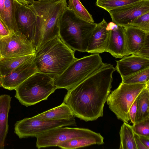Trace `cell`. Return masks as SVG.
I'll list each match as a JSON object with an SVG mask.
<instances>
[{
	"mask_svg": "<svg viewBox=\"0 0 149 149\" xmlns=\"http://www.w3.org/2000/svg\"><path fill=\"white\" fill-rule=\"evenodd\" d=\"M2 77L0 71V87L2 86Z\"/></svg>",
	"mask_w": 149,
	"mask_h": 149,
	"instance_id": "obj_36",
	"label": "cell"
},
{
	"mask_svg": "<svg viewBox=\"0 0 149 149\" xmlns=\"http://www.w3.org/2000/svg\"><path fill=\"white\" fill-rule=\"evenodd\" d=\"M128 26L137 27L146 32H149V12L137 18L127 26Z\"/></svg>",
	"mask_w": 149,
	"mask_h": 149,
	"instance_id": "obj_28",
	"label": "cell"
},
{
	"mask_svg": "<svg viewBox=\"0 0 149 149\" xmlns=\"http://www.w3.org/2000/svg\"><path fill=\"white\" fill-rule=\"evenodd\" d=\"M120 149H137L132 126L123 122L119 132Z\"/></svg>",
	"mask_w": 149,
	"mask_h": 149,
	"instance_id": "obj_23",
	"label": "cell"
},
{
	"mask_svg": "<svg viewBox=\"0 0 149 149\" xmlns=\"http://www.w3.org/2000/svg\"><path fill=\"white\" fill-rule=\"evenodd\" d=\"M5 0H0V18L3 21Z\"/></svg>",
	"mask_w": 149,
	"mask_h": 149,
	"instance_id": "obj_34",
	"label": "cell"
},
{
	"mask_svg": "<svg viewBox=\"0 0 149 149\" xmlns=\"http://www.w3.org/2000/svg\"><path fill=\"white\" fill-rule=\"evenodd\" d=\"M2 58L18 57L34 54L36 52L33 42L19 31H10L0 38Z\"/></svg>",
	"mask_w": 149,
	"mask_h": 149,
	"instance_id": "obj_10",
	"label": "cell"
},
{
	"mask_svg": "<svg viewBox=\"0 0 149 149\" xmlns=\"http://www.w3.org/2000/svg\"><path fill=\"white\" fill-rule=\"evenodd\" d=\"M137 110V100L136 98L134 101L129 111V114L130 120L133 124H135V121L136 115Z\"/></svg>",
	"mask_w": 149,
	"mask_h": 149,
	"instance_id": "obj_30",
	"label": "cell"
},
{
	"mask_svg": "<svg viewBox=\"0 0 149 149\" xmlns=\"http://www.w3.org/2000/svg\"><path fill=\"white\" fill-rule=\"evenodd\" d=\"M116 62L115 70L121 78L149 68V58L134 54L125 56Z\"/></svg>",
	"mask_w": 149,
	"mask_h": 149,
	"instance_id": "obj_15",
	"label": "cell"
},
{
	"mask_svg": "<svg viewBox=\"0 0 149 149\" xmlns=\"http://www.w3.org/2000/svg\"><path fill=\"white\" fill-rule=\"evenodd\" d=\"M149 12V0H140L109 10L112 22L123 27L141 15Z\"/></svg>",
	"mask_w": 149,
	"mask_h": 149,
	"instance_id": "obj_12",
	"label": "cell"
},
{
	"mask_svg": "<svg viewBox=\"0 0 149 149\" xmlns=\"http://www.w3.org/2000/svg\"><path fill=\"white\" fill-rule=\"evenodd\" d=\"M15 0H5L3 22L10 31H18L15 18Z\"/></svg>",
	"mask_w": 149,
	"mask_h": 149,
	"instance_id": "obj_24",
	"label": "cell"
},
{
	"mask_svg": "<svg viewBox=\"0 0 149 149\" xmlns=\"http://www.w3.org/2000/svg\"><path fill=\"white\" fill-rule=\"evenodd\" d=\"M134 133L149 137V117L132 126Z\"/></svg>",
	"mask_w": 149,
	"mask_h": 149,
	"instance_id": "obj_29",
	"label": "cell"
},
{
	"mask_svg": "<svg viewBox=\"0 0 149 149\" xmlns=\"http://www.w3.org/2000/svg\"><path fill=\"white\" fill-rule=\"evenodd\" d=\"M74 52L58 36L47 41L36 51L34 61L38 72L54 79L62 74L77 59Z\"/></svg>",
	"mask_w": 149,
	"mask_h": 149,
	"instance_id": "obj_3",
	"label": "cell"
},
{
	"mask_svg": "<svg viewBox=\"0 0 149 149\" xmlns=\"http://www.w3.org/2000/svg\"><path fill=\"white\" fill-rule=\"evenodd\" d=\"M95 133L84 128L56 127L37 136L36 146L38 149L57 146L60 143L65 141L73 138L92 135Z\"/></svg>",
	"mask_w": 149,
	"mask_h": 149,
	"instance_id": "obj_9",
	"label": "cell"
},
{
	"mask_svg": "<svg viewBox=\"0 0 149 149\" xmlns=\"http://www.w3.org/2000/svg\"><path fill=\"white\" fill-rule=\"evenodd\" d=\"M96 24L80 18L68 8L59 20V36L72 50L86 52L90 38Z\"/></svg>",
	"mask_w": 149,
	"mask_h": 149,
	"instance_id": "obj_4",
	"label": "cell"
},
{
	"mask_svg": "<svg viewBox=\"0 0 149 149\" xmlns=\"http://www.w3.org/2000/svg\"><path fill=\"white\" fill-rule=\"evenodd\" d=\"M35 54L18 57L2 58L0 60V71L2 77L10 74L24 63L33 59Z\"/></svg>",
	"mask_w": 149,
	"mask_h": 149,
	"instance_id": "obj_21",
	"label": "cell"
},
{
	"mask_svg": "<svg viewBox=\"0 0 149 149\" xmlns=\"http://www.w3.org/2000/svg\"><path fill=\"white\" fill-rule=\"evenodd\" d=\"M2 58V57H1V52H0V60Z\"/></svg>",
	"mask_w": 149,
	"mask_h": 149,
	"instance_id": "obj_38",
	"label": "cell"
},
{
	"mask_svg": "<svg viewBox=\"0 0 149 149\" xmlns=\"http://www.w3.org/2000/svg\"><path fill=\"white\" fill-rule=\"evenodd\" d=\"M56 89L53 78L37 72L15 89V97L21 104L27 107L47 100Z\"/></svg>",
	"mask_w": 149,
	"mask_h": 149,
	"instance_id": "obj_6",
	"label": "cell"
},
{
	"mask_svg": "<svg viewBox=\"0 0 149 149\" xmlns=\"http://www.w3.org/2000/svg\"><path fill=\"white\" fill-rule=\"evenodd\" d=\"M104 143V138L99 133L93 135L73 138L59 144L57 146L64 149H74Z\"/></svg>",
	"mask_w": 149,
	"mask_h": 149,
	"instance_id": "obj_18",
	"label": "cell"
},
{
	"mask_svg": "<svg viewBox=\"0 0 149 149\" xmlns=\"http://www.w3.org/2000/svg\"><path fill=\"white\" fill-rule=\"evenodd\" d=\"M10 31L2 20L0 18V37L8 35Z\"/></svg>",
	"mask_w": 149,
	"mask_h": 149,
	"instance_id": "obj_31",
	"label": "cell"
},
{
	"mask_svg": "<svg viewBox=\"0 0 149 149\" xmlns=\"http://www.w3.org/2000/svg\"><path fill=\"white\" fill-rule=\"evenodd\" d=\"M30 5L36 17L33 42L36 51L47 41L59 36V20L68 9V4L66 0L34 1Z\"/></svg>",
	"mask_w": 149,
	"mask_h": 149,
	"instance_id": "obj_2",
	"label": "cell"
},
{
	"mask_svg": "<svg viewBox=\"0 0 149 149\" xmlns=\"http://www.w3.org/2000/svg\"><path fill=\"white\" fill-rule=\"evenodd\" d=\"M148 85L149 81L146 83L131 84L121 82L118 88L109 94L107 103L118 119L128 123L130 107L143 89Z\"/></svg>",
	"mask_w": 149,
	"mask_h": 149,
	"instance_id": "obj_7",
	"label": "cell"
},
{
	"mask_svg": "<svg viewBox=\"0 0 149 149\" xmlns=\"http://www.w3.org/2000/svg\"><path fill=\"white\" fill-rule=\"evenodd\" d=\"M107 24L104 19L97 24L90 38L86 52L99 54L106 52L109 35V31L106 29Z\"/></svg>",
	"mask_w": 149,
	"mask_h": 149,
	"instance_id": "obj_16",
	"label": "cell"
},
{
	"mask_svg": "<svg viewBox=\"0 0 149 149\" xmlns=\"http://www.w3.org/2000/svg\"><path fill=\"white\" fill-rule=\"evenodd\" d=\"M54 0H38V1H51Z\"/></svg>",
	"mask_w": 149,
	"mask_h": 149,
	"instance_id": "obj_37",
	"label": "cell"
},
{
	"mask_svg": "<svg viewBox=\"0 0 149 149\" xmlns=\"http://www.w3.org/2000/svg\"><path fill=\"white\" fill-rule=\"evenodd\" d=\"M106 64L98 53L77 58L62 74L54 79L56 89H72Z\"/></svg>",
	"mask_w": 149,
	"mask_h": 149,
	"instance_id": "obj_5",
	"label": "cell"
},
{
	"mask_svg": "<svg viewBox=\"0 0 149 149\" xmlns=\"http://www.w3.org/2000/svg\"><path fill=\"white\" fill-rule=\"evenodd\" d=\"M106 52L116 58H121L128 56L126 48L124 27L116 25L109 30V35Z\"/></svg>",
	"mask_w": 149,
	"mask_h": 149,
	"instance_id": "obj_17",
	"label": "cell"
},
{
	"mask_svg": "<svg viewBox=\"0 0 149 149\" xmlns=\"http://www.w3.org/2000/svg\"><path fill=\"white\" fill-rule=\"evenodd\" d=\"M124 28L128 56L134 54L149 58V32L132 26Z\"/></svg>",
	"mask_w": 149,
	"mask_h": 149,
	"instance_id": "obj_11",
	"label": "cell"
},
{
	"mask_svg": "<svg viewBox=\"0 0 149 149\" xmlns=\"http://www.w3.org/2000/svg\"><path fill=\"white\" fill-rule=\"evenodd\" d=\"M121 79V82L126 84L146 83L149 81V68Z\"/></svg>",
	"mask_w": 149,
	"mask_h": 149,
	"instance_id": "obj_26",
	"label": "cell"
},
{
	"mask_svg": "<svg viewBox=\"0 0 149 149\" xmlns=\"http://www.w3.org/2000/svg\"><path fill=\"white\" fill-rule=\"evenodd\" d=\"M68 8L80 18L87 22L94 23L92 15L83 6L79 0H68Z\"/></svg>",
	"mask_w": 149,
	"mask_h": 149,
	"instance_id": "obj_25",
	"label": "cell"
},
{
	"mask_svg": "<svg viewBox=\"0 0 149 149\" xmlns=\"http://www.w3.org/2000/svg\"><path fill=\"white\" fill-rule=\"evenodd\" d=\"M140 0H97L96 4L108 12L110 10Z\"/></svg>",
	"mask_w": 149,
	"mask_h": 149,
	"instance_id": "obj_27",
	"label": "cell"
},
{
	"mask_svg": "<svg viewBox=\"0 0 149 149\" xmlns=\"http://www.w3.org/2000/svg\"><path fill=\"white\" fill-rule=\"evenodd\" d=\"M136 99L137 110L135 124L149 117V85L143 89Z\"/></svg>",
	"mask_w": 149,
	"mask_h": 149,
	"instance_id": "obj_22",
	"label": "cell"
},
{
	"mask_svg": "<svg viewBox=\"0 0 149 149\" xmlns=\"http://www.w3.org/2000/svg\"><path fill=\"white\" fill-rule=\"evenodd\" d=\"M18 2L24 4H31L32 3L34 0H16Z\"/></svg>",
	"mask_w": 149,
	"mask_h": 149,
	"instance_id": "obj_35",
	"label": "cell"
},
{
	"mask_svg": "<svg viewBox=\"0 0 149 149\" xmlns=\"http://www.w3.org/2000/svg\"><path fill=\"white\" fill-rule=\"evenodd\" d=\"M34 58L23 63L10 74L2 77V86L9 90H15L27 78L38 72Z\"/></svg>",
	"mask_w": 149,
	"mask_h": 149,
	"instance_id": "obj_14",
	"label": "cell"
},
{
	"mask_svg": "<svg viewBox=\"0 0 149 149\" xmlns=\"http://www.w3.org/2000/svg\"><path fill=\"white\" fill-rule=\"evenodd\" d=\"M34 116L43 120H61L72 119L75 116L70 107L63 102L60 105Z\"/></svg>",
	"mask_w": 149,
	"mask_h": 149,
	"instance_id": "obj_20",
	"label": "cell"
},
{
	"mask_svg": "<svg viewBox=\"0 0 149 149\" xmlns=\"http://www.w3.org/2000/svg\"><path fill=\"white\" fill-rule=\"evenodd\" d=\"M135 142L137 149H148L142 143L138 134L134 133Z\"/></svg>",
	"mask_w": 149,
	"mask_h": 149,
	"instance_id": "obj_32",
	"label": "cell"
},
{
	"mask_svg": "<svg viewBox=\"0 0 149 149\" xmlns=\"http://www.w3.org/2000/svg\"><path fill=\"white\" fill-rule=\"evenodd\" d=\"M11 97L7 94L0 96V149H3L8 128V116Z\"/></svg>",
	"mask_w": 149,
	"mask_h": 149,
	"instance_id": "obj_19",
	"label": "cell"
},
{
	"mask_svg": "<svg viewBox=\"0 0 149 149\" xmlns=\"http://www.w3.org/2000/svg\"><path fill=\"white\" fill-rule=\"evenodd\" d=\"M138 136L143 144L149 149V137L142 135Z\"/></svg>",
	"mask_w": 149,
	"mask_h": 149,
	"instance_id": "obj_33",
	"label": "cell"
},
{
	"mask_svg": "<svg viewBox=\"0 0 149 149\" xmlns=\"http://www.w3.org/2000/svg\"><path fill=\"white\" fill-rule=\"evenodd\" d=\"M76 125L74 118L70 119L43 120L34 116L17 121L15 125L14 132L20 139L29 136L36 137L56 127Z\"/></svg>",
	"mask_w": 149,
	"mask_h": 149,
	"instance_id": "obj_8",
	"label": "cell"
},
{
	"mask_svg": "<svg viewBox=\"0 0 149 149\" xmlns=\"http://www.w3.org/2000/svg\"><path fill=\"white\" fill-rule=\"evenodd\" d=\"M115 68L106 64L72 89L68 90L63 102L74 115L87 122L103 116L105 103L111 91Z\"/></svg>",
	"mask_w": 149,
	"mask_h": 149,
	"instance_id": "obj_1",
	"label": "cell"
},
{
	"mask_svg": "<svg viewBox=\"0 0 149 149\" xmlns=\"http://www.w3.org/2000/svg\"><path fill=\"white\" fill-rule=\"evenodd\" d=\"M15 1V18L18 31L33 43L36 25V14L30 5Z\"/></svg>",
	"mask_w": 149,
	"mask_h": 149,
	"instance_id": "obj_13",
	"label": "cell"
}]
</instances>
